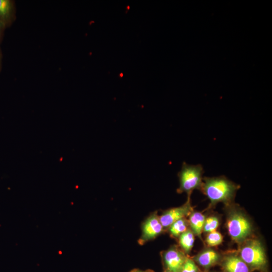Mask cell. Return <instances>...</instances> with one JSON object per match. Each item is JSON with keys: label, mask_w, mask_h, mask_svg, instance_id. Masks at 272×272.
<instances>
[{"label": "cell", "mask_w": 272, "mask_h": 272, "mask_svg": "<svg viewBox=\"0 0 272 272\" xmlns=\"http://www.w3.org/2000/svg\"><path fill=\"white\" fill-rule=\"evenodd\" d=\"M202 187L205 195L215 203L230 200L238 186L225 177L220 176L206 178Z\"/></svg>", "instance_id": "6da1fadb"}, {"label": "cell", "mask_w": 272, "mask_h": 272, "mask_svg": "<svg viewBox=\"0 0 272 272\" xmlns=\"http://www.w3.org/2000/svg\"><path fill=\"white\" fill-rule=\"evenodd\" d=\"M240 258L254 269H261L266 263L264 249L260 242L255 239L249 240L240 249Z\"/></svg>", "instance_id": "7a4b0ae2"}, {"label": "cell", "mask_w": 272, "mask_h": 272, "mask_svg": "<svg viewBox=\"0 0 272 272\" xmlns=\"http://www.w3.org/2000/svg\"><path fill=\"white\" fill-rule=\"evenodd\" d=\"M203 172L201 164L190 165L183 162L178 173L180 187L178 191L190 192L199 187L201 185Z\"/></svg>", "instance_id": "3957f363"}, {"label": "cell", "mask_w": 272, "mask_h": 272, "mask_svg": "<svg viewBox=\"0 0 272 272\" xmlns=\"http://www.w3.org/2000/svg\"><path fill=\"white\" fill-rule=\"evenodd\" d=\"M228 233L231 238L237 242L243 241L251 232V224L242 214L234 212L229 217L227 222Z\"/></svg>", "instance_id": "277c9868"}, {"label": "cell", "mask_w": 272, "mask_h": 272, "mask_svg": "<svg viewBox=\"0 0 272 272\" xmlns=\"http://www.w3.org/2000/svg\"><path fill=\"white\" fill-rule=\"evenodd\" d=\"M163 228L159 217L155 214L151 215L143 225L141 242L144 243L155 238L162 232Z\"/></svg>", "instance_id": "5b68a950"}, {"label": "cell", "mask_w": 272, "mask_h": 272, "mask_svg": "<svg viewBox=\"0 0 272 272\" xmlns=\"http://www.w3.org/2000/svg\"><path fill=\"white\" fill-rule=\"evenodd\" d=\"M163 258L167 270L180 272L187 258L180 250L172 248L164 253Z\"/></svg>", "instance_id": "8992f818"}, {"label": "cell", "mask_w": 272, "mask_h": 272, "mask_svg": "<svg viewBox=\"0 0 272 272\" xmlns=\"http://www.w3.org/2000/svg\"><path fill=\"white\" fill-rule=\"evenodd\" d=\"M190 208V205L187 203L165 212L159 217L160 223L163 227H169L175 222L183 219L189 214Z\"/></svg>", "instance_id": "52a82bcc"}, {"label": "cell", "mask_w": 272, "mask_h": 272, "mask_svg": "<svg viewBox=\"0 0 272 272\" xmlns=\"http://www.w3.org/2000/svg\"><path fill=\"white\" fill-rule=\"evenodd\" d=\"M15 18L14 2L11 0H0V22L7 27L11 25Z\"/></svg>", "instance_id": "ba28073f"}, {"label": "cell", "mask_w": 272, "mask_h": 272, "mask_svg": "<svg viewBox=\"0 0 272 272\" xmlns=\"http://www.w3.org/2000/svg\"><path fill=\"white\" fill-rule=\"evenodd\" d=\"M223 267L225 272H249L247 265L240 257L235 255L226 257L223 262Z\"/></svg>", "instance_id": "9c48e42d"}, {"label": "cell", "mask_w": 272, "mask_h": 272, "mask_svg": "<svg viewBox=\"0 0 272 272\" xmlns=\"http://www.w3.org/2000/svg\"><path fill=\"white\" fill-rule=\"evenodd\" d=\"M219 259V254L215 251L211 249L203 251L196 258L198 263L205 267H209L216 264Z\"/></svg>", "instance_id": "30bf717a"}, {"label": "cell", "mask_w": 272, "mask_h": 272, "mask_svg": "<svg viewBox=\"0 0 272 272\" xmlns=\"http://www.w3.org/2000/svg\"><path fill=\"white\" fill-rule=\"evenodd\" d=\"M205 220V216L199 212H194L189 217V223L192 230L199 237H200Z\"/></svg>", "instance_id": "8fae6325"}, {"label": "cell", "mask_w": 272, "mask_h": 272, "mask_svg": "<svg viewBox=\"0 0 272 272\" xmlns=\"http://www.w3.org/2000/svg\"><path fill=\"white\" fill-rule=\"evenodd\" d=\"M194 242V235L190 230H186L179 236V244L186 252L190 251Z\"/></svg>", "instance_id": "7c38bea8"}, {"label": "cell", "mask_w": 272, "mask_h": 272, "mask_svg": "<svg viewBox=\"0 0 272 272\" xmlns=\"http://www.w3.org/2000/svg\"><path fill=\"white\" fill-rule=\"evenodd\" d=\"M187 230L186 221L183 218L180 219L169 226V232L173 237H178Z\"/></svg>", "instance_id": "4fadbf2b"}, {"label": "cell", "mask_w": 272, "mask_h": 272, "mask_svg": "<svg viewBox=\"0 0 272 272\" xmlns=\"http://www.w3.org/2000/svg\"><path fill=\"white\" fill-rule=\"evenodd\" d=\"M222 241V235L217 231L210 232L206 238V242L210 246H217L220 244Z\"/></svg>", "instance_id": "5bb4252c"}, {"label": "cell", "mask_w": 272, "mask_h": 272, "mask_svg": "<svg viewBox=\"0 0 272 272\" xmlns=\"http://www.w3.org/2000/svg\"><path fill=\"white\" fill-rule=\"evenodd\" d=\"M219 225L218 219L215 217H210L205 220L203 230L207 232L216 231Z\"/></svg>", "instance_id": "9a60e30c"}, {"label": "cell", "mask_w": 272, "mask_h": 272, "mask_svg": "<svg viewBox=\"0 0 272 272\" xmlns=\"http://www.w3.org/2000/svg\"><path fill=\"white\" fill-rule=\"evenodd\" d=\"M198 268L190 259L186 258L180 272H197Z\"/></svg>", "instance_id": "2e32d148"}, {"label": "cell", "mask_w": 272, "mask_h": 272, "mask_svg": "<svg viewBox=\"0 0 272 272\" xmlns=\"http://www.w3.org/2000/svg\"><path fill=\"white\" fill-rule=\"evenodd\" d=\"M6 28V27H5V26L0 22V40L2 38L4 31Z\"/></svg>", "instance_id": "e0dca14e"}, {"label": "cell", "mask_w": 272, "mask_h": 272, "mask_svg": "<svg viewBox=\"0 0 272 272\" xmlns=\"http://www.w3.org/2000/svg\"><path fill=\"white\" fill-rule=\"evenodd\" d=\"M129 272H154V271L151 270H142L139 269H134L131 270Z\"/></svg>", "instance_id": "ac0fdd59"}, {"label": "cell", "mask_w": 272, "mask_h": 272, "mask_svg": "<svg viewBox=\"0 0 272 272\" xmlns=\"http://www.w3.org/2000/svg\"><path fill=\"white\" fill-rule=\"evenodd\" d=\"M120 77H122V76H123V74H122V73H121V74H120Z\"/></svg>", "instance_id": "d6986e66"}, {"label": "cell", "mask_w": 272, "mask_h": 272, "mask_svg": "<svg viewBox=\"0 0 272 272\" xmlns=\"http://www.w3.org/2000/svg\"><path fill=\"white\" fill-rule=\"evenodd\" d=\"M165 272H172V271L167 270V271H165Z\"/></svg>", "instance_id": "ffe728a7"}, {"label": "cell", "mask_w": 272, "mask_h": 272, "mask_svg": "<svg viewBox=\"0 0 272 272\" xmlns=\"http://www.w3.org/2000/svg\"><path fill=\"white\" fill-rule=\"evenodd\" d=\"M0 67H1V57H0Z\"/></svg>", "instance_id": "44dd1931"}]
</instances>
